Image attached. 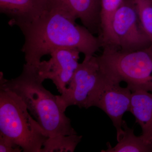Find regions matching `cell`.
<instances>
[{
  "label": "cell",
  "mask_w": 152,
  "mask_h": 152,
  "mask_svg": "<svg viewBox=\"0 0 152 152\" xmlns=\"http://www.w3.org/2000/svg\"><path fill=\"white\" fill-rule=\"evenodd\" d=\"M102 72L98 56L85 57L83 62L79 64L64 91L56 96L57 103L61 109L65 112L71 106L85 108L88 96Z\"/></svg>",
  "instance_id": "7"
},
{
  "label": "cell",
  "mask_w": 152,
  "mask_h": 152,
  "mask_svg": "<svg viewBox=\"0 0 152 152\" xmlns=\"http://www.w3.org/2000/svg\"><path fill=\"white\" fill-rule=\"evenodd\" d=\"M129 111L141 128L144 141L152 144V93L143 90L132 92Z\"/></svg>",
  "instance_id": "10"
},
{
  "label": "cell",
  "mask_w": 152,
  "mask_h": 152,
  "mask_svg": "<svg viewBox=\"0 0 152 152\" xmlns=\"http://www.w3.org/2000/svg\"><path fill=\"white\" fill-rule=\"evenodd\" d=\"M36 69L24 64L21 74L15 78L5 79L0 73V87L19 96L31 115L48 137L76 134L69 118L60 107L56 96L45 88Z\"/></svg>",
  "instance_id": "2"
},
{
  "label": "cell",
  "mask_w": 152,
  "mask_h": 152,
  "mask_svg": "<svg viewBox=\"0 0 152 152\" xmlns=\"http://www.w3.org/2000/svg\"><path fill=\"white\" fill-rule=\"evenodd\" d=\"M23 150L21 148L13 142L10 139L0 134V152H20Z\"/></svg>",
  "instance_id": "16"
},
{
  "label": "cell",
  "mask_w": 152,
  "mask_h": 152,
  "mask_svg": "<svg viewBox=\"0 0 152 152\" xmlns=\"http://www.w3.org/2000/svg\"><path fill=\"white\" fill-rule=\"evenodd\" d=\"M98 57L111 79L125 82L132 92L143 90L152 93V43L146 48L130 53L106 47Z\"/></svg>",
  "instance_id": "4"
},
{
  "label": "cell",
  "mask_w": 152,
  "mask_h": 152,
  "mask_svg": "<svg viewBox=\"0 0 152 152\" xmlns=\"http://www.w3.org/2000/svg\"><path fill=\"white\" fill-rule=\"evenodd\" d=\"M0 134L24 152H41L49 137L19 96L0 87Z\"/></svg>",
  "instance_id": "3"
},
{
  "label": "cell",
  "mask_w": 152,
  "mask_h": 152,
  "mask_svg": "<svg viewBox=\"0 0 152 152\" xmlns=\"http://www.w3.org/2000/svg\"><path fill=\"white\" fill-rule=\"evenodd\" d=\"M93 34L100 32L101 0H60Z\"/></svg>",
  "instance_id": "11"
},
{
  "label": "cell",
  "mask_w": 152,
  "mask_h": 152,
  "mask_svg": "<svg viewBox=\"0 0 152 152\" xmlns=\"http://www.w3.org/2000/svg\"><path fill=\"white\" fill-rule=\"evenodd\" d=\"M123 132L121 137L117 140L115 146H112L109 142L107 143V149L102 150V152H152V144L147 143L141 136H136L134 130L128 127L123 120Z\"/></svg>",
  "instance_id": "12"
},
{
  "label": "cell",
  "mask_w": 152,
  "mask_h": 152,
  "mask_svg": "<svg viewBox=\"0 0 152 152\" xmlns=\"http://www.w3.org/2000/svg\"><path fill=\"white\" fill-rule=\"evenodd\" d=\"M76 19L67 6L60 0H50L48 8L38 18L19 28L24 36L22 48L26 64L36 69L42 57L61 48L78 49L85 57L94 56L102 43Z\"/></svg>",
  "instance_id": "1"
},
{
  "label": "cell",
  "mask_w": 152,
  "mask_h": 152,
  "mask_svg": "<svg viewBox=\"0 0 152 152\" xmlns=\"http://www.w3.org/2000/svg\"><path fill=\"white\" fill-rule=\"evenodd\" d=\"M123 0H101L100 32L99 37L102 47H113L114 39L112 31V21L115 14Z\"/></svg>",
  "instance_id": "13"
},
{
  "label": "cell",
  "mask_w": 152,
  "mask_h": 152,
  "mask_svg": "<svg viewBox=\"0 0 152 152\" xmlns=\"http://www.w3.org/2000/svg\"><path fill=\"white\" fill-rule=\"evenodd\" d=\"M50 0H0V12L9 18L11 26L28 24L48 7Z\"/></svg>",
  "instance_id": "9"
},
{
  "label": "cell",
  "mask_w": 152,
  "mask_h": 152,
  "mask_svg": "<svg viewBox=\"0 0 152 152\" xmlns=\"http://www.w3.org/2000/svg\"><path fill=\"white\" fill-rule=\"evenodd\" d=\"M134 1L143 28L152 42V1Z\"/></svg>",
  "instance_id": "15"
},
{
  "label": "cell",
  "mask_w": 152,
  "mask_h": 152,
  "mask_svg": "<svg viewBox=\"0 0 152 152\" xmlns=\"http://www.w3.org/2000/svg\"><path fill=\"white\" fill-rule=\"evenodd\" d=\"M101 66L102 73L88 96L85 108L96 107L104 112L116 129L118 140L123 132V115L129 111L132 92L127 87H121L120 83L111 79Z\"/></svg>",
  "instance_id": "5"
},
{
  "label": "cell",
  "mask_w": 152,
  "mask_h": 152,
  "mask_svg": "<svg viewBox=\"0 0 152 152\" xmlns=\"http://www.w3.org/2000/svg\"><path fill=\"white\" fill-rule=\"evenodd\" d=\"M82 139V136L77 134L49 137L41 152H73Z\"/></svg>",
  "instance_id": "14"
},
{
  "label": "cell",
  "mask_w": 152,
  "mask_h": 152,
  "mask_svg": "<svg viewBox=\"0 0 152 152\" xmlns=\"http://www.w3.org/2000/svg\"><path fill=\"white\" fill-rule=\"evenodd\" d=\"M151 1H152V0H151Z\"/></svg>",
  "instance_id": "17"
},
{
  "label": "cell",
  "mask_w": 152,
  "mask_h": 152,
  "mask_svg": "<svg viewBox=\"0 0 152 152\" xmlns=\"http://www.w3.org/2000/svg\"><path fill=\"white\" fill-rule=\"evenodd\" d=\"M112 27L114 46L108 48L130 53L152 43L142 26L134 0H123L113 18Z\"/></svg>",
  "instance_id": "6"
},
{
  "label": "cell",
  "mask_w": 152,
  "mask_h": 152,
  "mask_svg": "<svg viewBox=\"0 0 152 152\" xmlns=\"http://www.w3.org/2000/svg\"><path fill=\"white\" fill-rule=\"evenodd\" d=\"M80 52L72 48H59L51 53L48 61H41L36 70L43 81L50 80L59 92L62 94L79 65Z\"/></svg>",
  "instance_id": "8"
}]
</instances>
